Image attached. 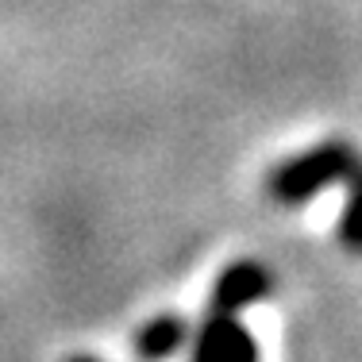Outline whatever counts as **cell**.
<instances>
[{
  "instance_id": "cell-2",
  "label": "cell",
  "mask_w": 362,
  "mask_h": 362,
  "mask_svg": "<svg viewBox=\"0 0 362 362\" xmlns=\"http://www.w3.org/2000/svg\"><path fill=\"white\" fill-rule=\"evenodd\" d=\"M274 293V274L266 270L258 258H235L220 270V278L212 281L209 293V313H223V316H235L243 308L258 305Z\"/></svg>"
},
{
  "instance_id": "cell-7",
  "label": "cell",
  "mask_w": 362,
  "mask_h": 362,
  "mask_svg": "<svg viewBox=\"0 0 362 362\" xmlns=\"http://www.w3.org/2000/svg\"><path fill=\"white\" fill-rule=\"evenodd\" d=\"M62 362H97V358H89V355H70V358H62Z\"/></svg>"
},
{
  "instance_id": "cell-1",
  "label": "cell",
  "mask_w": 362,
  "mask_h": 362,
  "mask_svg": "<svg viewBox=\"0 0 362 362\" xmlns=\"http://www.w3.org/2000/svg\"><path fill=\"white\" fill-rule=\"evenodd\" d=\"M358 166H362V154L347 139H324L320 146H313V151H300V154H293V158L278 162V166L266 174L262 189L274 204L297 209V204L313 201L316 193H324L327 185H343Z\"/></svg>"
},
{
  "instance_id": "cell-5",
  "label": "cell",
  "mask_w": 362,
  "mask_h": 362,
  "mask_svg": "<svg viewBox=\"0 0 362 362\" xmlns=\"http://www.w3.org/2000/svg\"><path fill=\"white\" fill-rule=\"evenodd\" d=\"M343 185H347V204H343L339 223H335V239L347 255H362V166Z\"/></svg>"
},
{
  "instance_id": "cell-4",
  "label": "cell",
  "mask_w": 362,
  "mask_h": 362,
  "mask_svg": "<svg viewBox=\"0 0 362 362\" xmlns=\"http://www.w3.org/2000/svg\"><path fill=\"white\" fill-rule=\"evenodd\" d=\"M231 324H235V316L209 313V308H204V320L193 327V335H189V358L185 362H220Z\"/></svg>"
},
{
  "instance_id": "cell-3",
  "label": "cell",
  "mask_w": 362,
  "mask_h": 362,
  "mask_svg": "<svg viewBox=\"0 0 362 362\" xmlns=\"http://www.w3.org/2000/svg\"><path fill=\"white\" fill-rule=\"evenodd\" d=\"M189 335H193V324L177 313H162V316H151L139 332H135V355L143 362H166L174 358L177 351L189 347Z\"/></svg>"
},
{
  "instance_id": "cell-6",
  "label": "cell",
  "mask_w": 362,
  "mask_h": 362,
  "mask_svg": "<svg viewBox=\"0 0 362 362\" xmlns=\"http://www.w3.org/2000/svg\"><path fill=\"white\" fill-rule=\"evenodd\" d=\"M220 362H258V339L247 332L243 324H231L228 343H223V358Z\"/></svg>"
}]
</instances>
